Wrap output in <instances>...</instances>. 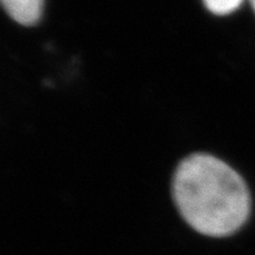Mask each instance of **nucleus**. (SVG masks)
Segmentation results:
<instances>
[{"label":"nucleus","mask_w":255,"mask_h":255,"mask_svg":"<svg viewBox=\"0 0 255 255\" xmlns=\"http://www.w3.org/2000/svg\"><path fill=\"white\" fill-rule=\"evenodd\" d=\"M173 197L185 220L211 237L239 231L250 212L245 181L212 155L195 154L180 163L173 178Z\"/></svg>","instance_id":"f257e3e1"},{"label":"nucleus","mask_w":255,"mask_h":255,"mask_svg":"<svg viewBox=\"0 0 255 255\" xmlns=\"http://www.w3.org/2000/svg\"><path fill=\"white\" fill-rule=\"evenodd\" d=\"M1 3L7 13L25 26L37 24L43 10V0H1Z\"/></svg>","instance_id":"f03ea898"},{"label":"nucleus","mask_w":255,"mask_h":255,"mask_svg":"<svg viewBox=\"0 0 255 255\" xmlns=\"http://www.w3.org/2000/svg\"><path fill=\"white\" fill-rule=\"evenodd\" d=\"M244 0H203L206 8L218 16H225L235 12Z\"/></svg>","instance_id":"7ed1b4c3"},{"label":"nucleus","mask_w":255,"mask_h":255,"mask_svg":"<svg viewBox=\"0 0 255 255\" xmlns=\"http://www.w3.org/2000/svg\"><path fill=\"white\" fill-rule=\"evenodd\" d=\"M250 1H252V4H253V8H254V10H255V0H250Z\"/></svg>","instance_id":"20e7f679"}]
</instances>
